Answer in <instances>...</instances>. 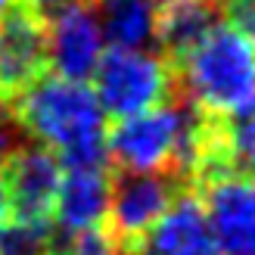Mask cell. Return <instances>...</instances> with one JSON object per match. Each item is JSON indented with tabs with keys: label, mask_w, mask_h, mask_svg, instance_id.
<instances>
[{
	"label": "cell",
	"mask_w": 255,
	"mask_h": 255,
	"mask_svg": "<svg viewBox=\"0 0 255 255\" xmlns=\"http://www.w3.org/2000/svg\"><path fill=\"white\" fill-rule=\"evenodd\" d=\"M231 119L234 122H231V131H227V152H231L240 174L255 177V103Z\"/></svg>",
	"instance_id": "cell-15"
},
{
	"label": "cell",
	"mask_w": 255,
	"mask_h": 255,
	"mask_svg": "<svg viewBox=\"0 0 255 255\" xmlns=\"http://www.w3.org/2000/svg\"><path fill=\"white\" fill-rule=\"evenodd\" d=\"M97 19L106 47L140 50L156 44L159 31V0H97Z\"/></svg>",
	"instance_id": "cell-12"
},
{
	"label": "cell",
	"mask_w": 255,
	"mask_h": 255,
	"mask_svg": "<svg viewBox=\"0 0 255 255\" xmlns=\"http://www.w3.org/2000/svg\"><path fill=\"white\" fill-rule=\"evenodd\" d=\"M227 25L255 41V0H227Z\"/></svg>",
	"instance_id": "cell-17"
},
{
	"label": "cell",
	"mask_w": 255,
	"mask_h": 255,
	"mask_svg": "<svg viewBox=\"0 0 255 255\" xmlns=\"http://www.w3.org/2000/svg\"><path fill=\"white\" fill-rule=\"evenodd\" d=\"M171 69L156 50L109 47L94 72V94L106 119H128L156 109L168 100Z\"/></svg>",
	"instance_id": "cell-4"
},
{
	"label": "cell",
	"mask_w": 255,
	"mask_h": 255,
	"mask_svg": "<svg viewBox=\"0 0 255 255\" xmlns=\"http://www.w3.org/2000/svg\"><path fill=\"white\" fill-rule=\"evenodd\" d=\"M206 152L196 112L181 103L119 119L106 131V156L125 174H162L165 168L190 171Z\"/></svg>",
	"instance_id": "cell-2"
},
{
	"label": "cell",
	"mask_w": 255,
	"mask_h": 255,
	"mask_svg": "<svg viewBox=\"0 0 255 255\" xmlns=\"http://www.w3.org/2000/svg\"><path fill=\"white\" fill-rule=\"evenodd\" d=\"M66 255H119L116 234L100 227H87V231L69 234L66 237Z\"/></svg>",
	"instance_id": "cell-16"
},
{
	"label": "cell",
	"mask_w": 255,
	"mask_h": 255,
	"mask_svg": "<svg viewBox=\"0 0 255 255\" xmlns=\"http://www.w3.org/2000/svg\"><path fill=\"white\" fill-rule=\"evenodd\" d=\"M9 190V209L22 221H47L62 181V162L56 152L41 143L19 146L9 156V174L3 177Z\"/></svg>",
	"instance_id": "cell-7"
},
{
	"label": "cell",
	"mask_w": 255,
	"mask_h": 255,
	"mask_svg": "<svg viewBox=\"0 0 255 255\" xmlns=\"http://www.w3.org/2000/svg\"><path fill=\"white\" fill-rule=\"evenodd\" d=\"M181 78L193 106L212 116H237L255 103V41L234 25L215 22L212 31L181 56Z\"/></svg>",
	"instance_id": "cell-3"
},
{
	"label": "cell",
	"mask_w": 255,
	"mask_h": 255,
	"mask_svg": "<svg viewBox=\"0 0 255 255\" xmlns=\"http://www.w3.org/2000/svg\"><path fill=\"white\" fill-rule=\"evenodd\" d=\"M19 122L41 146L56 152L62 168L106 165V112L87 81L37 75L19 91Z\"/></svg>",
	"instance_id": "cell-1"
},
{
	"label": "cell",
	"mask_w": 255,
	"mask_h": 255,
	"mask_svg": "<svg viewBox=\"0 0 255 255\" xmlns=\"http://www.w3.org/2000/svg\"><path fill=\"white\" fill-rule=\"evenodd\" d=\"M171 199L174 187L165 174H125L119 184H112L109 196L112 231L125 240H140L162 218Z\"/></svg>",
	"instance_id": "cell-9"
},
{
	"label": "cell",
	"mask_w": 255,
	"mask_h": 255,
	"mask_svg": "<svg viewBox=\"0 0 255 255\" xmlns=\"http://www.w3.org/2000/svg\"><path fill=\"white\" fill-rule=\"evenodd\" d=\"M9 215H12V209H9V190H6L3 174H0V227L9 221Z\"/></svg>",
	"instance_id": "cell-18"
},
{
	"label": "cell",
	"mask_w": 255,
	"mask_h": 255,
	"mask_svg": "<svg viewBox=\"0 0 255 255\" xmlns=\"http://www.w3.org/2000/svg\"><path fill=\"white\" fill-rule=\"evenodd\" d=\"M199 202L218 255H255V177L224 171L206 184Z\"/></svg>",
	"instance_id": "cell-6"
},
{
	"label": "cell",
	"mask_w": 255,
	"mask_h": 255,
	"mask_svg": "<svg viewBox=\"0 0 255 255\" xmlns=\"http://www.w3.org/2000/svg\"><path fill=\"white\" fill-rule=\"evenodd\" d=\"M53 227L47 221H6L0 227V255H53Z\"/></svg>",
	"instance_id": "cell-14"
},
{
	"label": "cell",
	"mask_w": 255,
	"mask_h": 255,
	"mask_svg": "<svg viewBox=\"0 0 255 255\" xmlns=\"http://www.w3.org/2000/svg\"><path fill=\"white\" fill-rule=\"evenodd\" d=\"M44 25L31 9L0 16V97L25 91L44 69Z\"/></svg>",
	"instance_id": "cell-8"
},
{
	"label": "cell",
	"mask_w": 255,
	"mask_h": 255,
	"mask_svg": "<svg viewBox=\"0 0 255 255\" xmlns=\"http://www.w3.org/2000/svg\"><path fill=\"white\" fill-rule=\"evenodd\" d=\"M162 3L165 6H168V3H209V0H162Z\"/></svg>",
	"instance_id": "cell-20"
},
{
	"label": "cell",
	"mask_w": 255,
	"mask_h": 255,
	"mask_svg": "<svg viewBox=\"0 0 255 255\" xmlns=\"http://www.w3.org/2000/svg\"><path fill=\"white\" fill-rule=\"evenodd\" d=\"M112 181L106 165L100 168H62L59 193L53 202L56 227L62 234H78L87 227H100L109 218Z\"/></svg>",
	"instance_id": "cell-11"
},
{
	"label": "cell",
	"mask_w": 255,
	"mask_h": 255,
	"mask_svg": "<svg viewBox=\"0 0 255 255\" xmlns=\"http://www.w3.org/2000/svg\"><path fill=\"white\" fill-rule=\"evenodd\" d=\"M31 12L44 25V47L53 75L91 81L109 50L94 3L91 0H31Z\"/></svg>",
	"instance_id": "cell-5"
},
{
	"label": "cell",
	"mask_w": 255,
	"mask_h": 255,
	"mask_svg": "<svg viewBox=\"0 0 255 255\" xmlns=\"http://www.w3.org/2000/svg\"><path fill=\"white\" fill-rule=\"evenodd\" d=\"M12 6H16V0H0V16H3V12H9Z\"/></svg>",
	"instance_id": "cell-19"
},
{
	"label": "cell",
	"mask_w": 255,
	"mask_h": 255,
	"mask_svg": "<svg viewBox=\"0 0 255 255\" xmlns=\"http://www.w3.org/2000/svg\"><path fill=\"white\" fill-rule=\"evenodd\" d=\"M140 240L143 255H218L202 202L190 193L174 196L162 218Z\"/></svg>",
	"instance_id": "cell-10"
},
{
	"label": "cell",
	"mask_w": 255,
	"mask_h": 255,
	"mask_svg": "<svg viewBox=\"0 0 255 255\" xmlns=\"http://www.w3.org/2000/svg\"><path fill=\"white\" fill-rule=\"evenodd\" d=\"M215 22H218V12L212 3H168L159 12L156 41L181 59L212 31Z\"/></svg>",
	"instance_id": "cell-13"
}]
</instances>
